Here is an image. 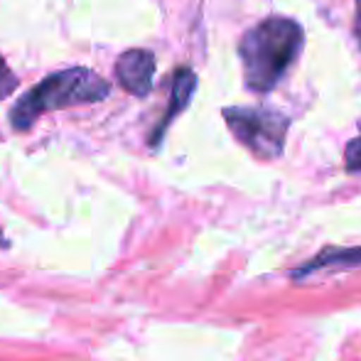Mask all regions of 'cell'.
Masks as SVG:
<instances>
[{
	"label": "cell",
	"instance_id": "1",
	"mask_svg": "<svg viewBox=\"0 0 361 361\" xmlns=\"http://www.w3.org/2000/svg\"><path fill=\"white\" fill-rule=\"evenodd\" d=\"M305 47V32L290 18H266L241 37L238 57L246 86L256 94H268L295 64Z\"/></svg>",
	"mask_w": 361,
	"mask_h": 361
},
{
	"label": "cell",
	"instance_id": "2",
	"mask_svg": "<svg viewBox=\"0 0 361 361\" xmlns=\"http://www.w3.org/2000/svg\"><path fill=\"white\" fill-rule=\"evenodd\" d=\"M109 91V81L101 79L91 69H64V72H57L39 81L35 89H30L27 96L20 99L10 111V123L18 130H27L42 114L79 104H96V101H104Z\"/></svg>",
	"mask_w": 361,
	"mask_h": 361
},
{
	"label": "cell",
	"instance_id": "3",
	"mask_svg": "<svg viewBox=\"0 0 361 361\" xmlns=\"http://www.w3.org/2000/svg\"><path fill=\"white\" fill-rule=\"evenodd\" d=\"M224 121L233 138L261 160H276L286 147L290 121L283 114L261 106H231L224 109Z\"/></svg>",
	"mask_w": 361,
	"mask_h": 361
},
{
	"label": "cell",
	"instance_id": "4",
	"mask_svg": "<svg viewBox=\"0 0 361 361\" xmlns=\"http://www.w3.org/2000/svg\"><path fill=\"white\" fill-rule=\"evenodd\" d=\"M116 76L126 91L133 96H145L155 76V54L147 49H128L116 62Z\"/></svg>",
	"mask_w": 361,
	"mask_h": 361
},
{
	"label": "cell",
	"instance_id": "5",
	"mask_svg": "<svg viewBox=\"0 0 361 361\" xmlns=\"http://www.w3.org/2000/svg\"><path fill=\"white\" fill-rule=\"evenodd\" d=\"M195 89H197V76H195V72H192V69H187V67L177 69L175 79H172V99H170V106H167L165 118H162L160 126L155 128V135H152V145L160 143V138H162V133H165L167 126H170L172 121H175L177 114H182V111L187 109V104L192 101V94H195Z\"/></svg>",
	"mask_w": 361,
	"mask_h": 361
},
{
	"label": "cell",
	"instance_id": "6",
	"mask_svg": "<svg viewBox=\"0 0 361 361\" xmlns=\"http://www.w3.org/2000/svg\"><path fill=\"white\" fill-rule=\"evenodd\" d=\"M344 268V266H361V248H324L319 256H314L310 263H305L300 271L293 273V278H302L307 273H314L319 268Z\"/></svg>",
	"mask_w": 361,
	"mask_h": 361
},
{
	"label": "cell",
	"instance_id": "7",
	"mask_svg": "<svg viewBox=\"0 0 361 361\" xmlns=\"http://www.w3.org/2000/svg\"><path fill=\"white\" fill-rule=\"evenodd\" d=\"M15 89H18V76H15L13 69L8 67V62L0 57V101L8 99Z\"/></svg>",
	"mask_w": 361,
	"mask_h": 361
},
{
	"label": "cell",
	"instance_id": "8",
	"mask_svg": "<svg viewBox=\"0 0 361 361\" xmlns=\"http://www.w3.org/2000/svg\"><path fill=\"white\" fill-rule=\"evenodd\" d=\"M344 167H347V172H361V135L347 143V150H344Z\"/></svg>",
	"mask_w": 361,
	"mask_h": 361
},
{
	"label": "cell",
	"instance_id": "9",
	"mask_svg": "<svg viewBox=\"0 0 361 361\" xmlns=\"http://www.w3.org/2000/svg\"><path fill=\"white\" fill-rule=\"evenodd\" d=\"M354 35H357V42L361 47V0H357V18H354Z\"/></svg>",
	"mask_w": 361,
	"mask_h": 361
},
{
	"label": "cell",
	"instance_id": "10",
	"mask_svg": "<svg viewBox=\"0 0 361 361\" xmlns=\"http://www.w3.org/2000/svg\"><path fill=\"white\" fill-rule=\"evenodd\" d=\"M0 246H3V233H0Z\"/></svg>",
	"mask_w": 361,
	"mask_h": 361
}]
</instances>
